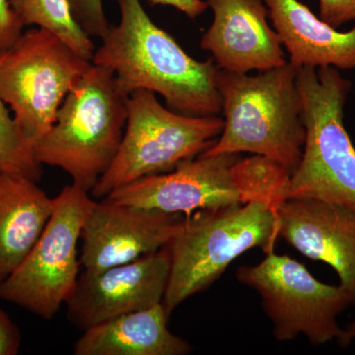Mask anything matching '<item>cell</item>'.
Returning <instances> with one entry per match:
<instances>
[{"instance_id":"obj_5","label":"cell","mask_w":355,"mask_h":355,"mask_svg":"<svg viewBox=\"0 0 355 355\" xmlns=\"http://www.w3.org/2000/svg\"><path fill=\"white\" fill-rule=\"evenodd\" d=\"M296 86L305 142L288 198H316L355 211V147L343 125L352 83L336 67H301Z\"/></svg>"},{"instance_id":"obj_18","label":"cell","mask_w":355,"mask_h":355,"mask_svg":"<svg viewBox=\"0 0 355 355\" xmlns=\"http://www.w3.org/2000/svg\"><path fill=\"white\" fill-rule=\"evenodd\" d=\"M10 6L23 26H39L92 62L94 44L74 19L69 0H10Z\"/></svg>"},{"instance_id":"obj_3","label":"cell","mask_w":355,"mask_h":355,"mask_svg":"<svg viewBox=\"0 0 355 355\" xmlns=\"http://www.w3.org/2000/svg\"><path fill=\"white\" fill-rule=\"evenodd\" d=\"M128 99L111 69L91 64L65 97L49 132L33 144L35 158L60 168L74 184L91 191L118 154Z\"/></svg>"},{"instance_id":"obj_19","label":"cell","mask_w":355,"mask_h":355,"mask_svg":"<svg viewBox=\"0 0 355 355\" xmlns=\"http://www.w3.org/2000/svg\"><path fill=\"white\" fill-rule=\"evenodd\" d=\"M232 172L242 205L263 202L277 216L280 207L288 198L289 170L270 159L253 155L238 158Z\"/></svg>"},{"instance_id":"obj_6","label":"cell","mask_w":355,"mask_h":355,"mask_svg":"<svg viewBox=\"0 0 355 355\" xmlns=\"http://www.w3.org/2000/svg\"><path fill=\"white\" fill-rule=\"evenodd\" d=\"M223 127L220 116L174 113L153 91H135L128 96L127 125L118 154L91 195L104 198L141 178L172 171L209 149Z\"/></svg>"},{"instance_id":"obj_14","label":"cell","mask_w":355,"mask_h":355,"mask_svg":"<svg viewBox=\"0 0 355 355\" xmlns=\"http://www.w3.org/2000/svg\"><path fill=\"white\" fill-rule=\"evenodd\" d=\"M279 237L335 270L355 306V211L316 198H287L277 214Z\"/></svg>"},{"instance_id":"obj_8","label":"cell","mask_w":355,"mask_h":355,"mask_svg":"<svg viewBox=\"0 0 355 355\" xmlns=\"http://www.w3.org/2000/svg\"><path fill=\"white\" fill-rule=\"evenodd\" d=\"M94 200L72 184L53 198V210L27 258L0 284V298L53 319L78 279L77 244Z\"/></svg>"},{"instance_id":"obj_20","label":"cell","mask_w":355,"mask_h":355,"mask_svg":"<svg viewBox=\"0 0 355 355\" xmlns=\"http://www.w3.org/2000/svg\"><path fill=\"white\" fill-rule=\"evenodd\" d=\"M42 166L0 98V173L20 175L38 183Z\"/></svg>"},{"instance_id":"obj_4","label":"cell","mask_w":355,"mask_h":355,"mask_svg":"<svg viewBox=\"0 0 355 355\" xmlns=\"http://www.w3.org/2000/svg\"><path fill=\"white\" fill-rule=\"evenodd\" d=\"M279 218L263 202L193 212L170 241L171 270L162 305L168 316L195 294L205 291L235 259L254 248L275 251Z\"/></svg>"},{"instance_id":"obj_26","label":"cell","mask_w":355,"mask_h":355,"mask_svg":"<svg viewBox=\"0 0 355 355\" xmlns=\"http://www.w3.org/2000/svg\"><path fill=\"white\" fill-rule=\"evenodd\" d=\"M355 340V320L345 329H343L342 334L338 336V342L340 347H345L350 345L352 340Z\"/></svg>"},{"instance_id":"obj_10","label":"cell","mask_w":355,"mask_h":355,"mask_svg":"<svg viewBox=\"0 0 355 355\" xmlns=\"http://www.w3.org/2000/svg\"><path fill=\"white\" fill-rule=\"evenodd\" d=\"M171 270L169 248L100 272L84 270L67 298V319L81 331L162 303Z\"/></svg>"},{"instance_id":"obj_11","label":"cell","mask_w":355,"mask_h":355,"mask_svg":"<svg viewBox=\"0 0 355 355\" xmlns=\"http://www.w3.org/2000/svg\"><path fill=\"white\" fill-rule=\"evenodd\" d=\"M184 222L182 214L132 207L109 198L91 207L80 239L84 270L100 272L155 253L169 244Z\"/></svg>"},{"instance_id":"obj_24","label":"cell","mask_w":355,"mask_h":355,"mask_svg":"<svg viewBox=\"0 0 355 355\" xmlns=\"http://www.w3.org/2000/svg\"><path fill=\"white\" fill-rule=\"evenodd\" d=\"M20 345L19 329L0 308V355L17 354Z\"/></svg>"},{"instance_id":"obj_17","label":"cell","mask_w":355,"mask_h":355,"mask_svg":"<svg viewBox=\"0 0 355 355\" xmlns=\"http://www.w3.org/2000/svg\"><path fill=\"white\" fill-rule=\"evenodd\" d=\"M162 303L121 315L84 331L76 355H186L190 343L168 330Z\"/></svg>"},{"instance_id":"obj_22","label":"cell","mask_w":355,"mask_h":355,"mask_svg":"<svg viewBox=\"0 0 355 355\" xmlns=\"http://www.w3.org/2000/svg\"><path fill=\"white\" fill-rule=\"evenodd\" d=\"M320 18L335 29L355 21V0H320Z\"/></svg>"},{"instance_id":"obj_9","label":"cell","mask_w":355,"mask_h":355,"mask_svg":"<svg viewBox=\"0 0 355 355\" xmlns=\"http://www.w3.org/2000/svg\"><path fill=\"white\" fill-rule=\"evenodd\" d=\"M237 279L258 292L279 342L303 335L311 345H321L342 334L338 317L352 305L349 294L319 282L288 256L270 252L258 265L241 266Z\"/></svg>"},{"instance_id":"obj_15","label":"cell","mask_w":355,"mask_h":355,"mask_svg":"<svg viewBox=\"0 0 355 355\" xmlns=\"http://www.w3.org/2000/svg\"><path fill=\"white\" fill-rule=\"evenodd\" d=\"M263 2L294 69H355V26L350 31L338 32L299 0Z\"/></svg>"},{"instance_id":"obj_13","label":"cell","mask_w":355,"mask_h":355,"mask_svg":"<svg viewBox=\"0 0 355 355\" xmlns=\"http://www.w3.org/2000/svg\"><path fill=\"white\" fill-rule=\"evenodd\" d=\"M214 21L200 40L219 69L266 71L286 64L279 34L268 23L263 0H205Z\"/></svg>"},{"instance_id":"obj_25","label":"cell","mask_w":355,"mask_h":355,"mask_svg":"<svg viewBox=\"0 0 355 355\" xmlns=\"http://www.w3.org/2000/svg\"><path fill=\"white\" fill-rule=\"evenodd\" d=\"M151 6H169L186 14L191 19H195L202 15L209 4L203 0H148Z\"/></svg>"},{"instance_id":"obj_16","label":"cell","mask_w":355,"mask_h":355,"mask_svg":"<svg viewBox=\"0 0 355 355\" xmlns=\"http://www.w3.org/2000/svg\"><path fill=\"white\" fill-rule=\"evenodd\" d=\"M53 210V198L37 182L0 173V284L27 258Z\"/></svg>"},{"instance_id":"obj_21","label":"cell","mask_w":355,"mask_h":355,"mask_svg":"<svg viewBox=\"0 0 355 355\" xmlns=\"http://www.w3.org/2000/svg\"><path fill=\"white\" fill-rule=\"evenodd\" d=\"M72 15L88 36L103 39L110 26L102 0H69Z\"/></svg>"},{"instance_id":"obj_12","label":"cell","mask_w":355,"mask_h":355,"mask_svg":"<svg viewBox=\"0 0 355 355\" xmlns=\"http://www.w3.org/2000/svg\"><path fill=\"white\" fill-rule=\"evenodd\" d=\"M237 159V154L198 155L172 171L116 189L106 198L132 207L182 214L186 218L198 210L242 205L232 172Z\"/></svg>"},{"instance_id":"obj_23","label":"cell","mask_w":355,"mask_h":355,"mask_svg":"<svg viewBox=\"0 0 355 355\" xmlns=\"http://www.w3.org/2000/svg\"><path fill=\"white\" fill-rule=\"evenodd\" d=\"M24 26L10 6V0H0V53L8 50L19 39Z\"/></svg>"},{"instance_id":"obj_1","label":"cell","mask_w":355,"mask_h":355,"mask_svg":"<svg viewBox=\"0 0 355 355\" xmlns=\"http://www.w3.org/2000/svg\"><path fill=\"white\" fill-rule=\"evenodd\" d=\"M120 24L111 26L95 51L92 64L114 72L121 92L153 91L170 108L188 116H218V67L212 58L190 57L164 30L154 24L139 0H116Z\"/></svg>"},{"instance_id":"obj_2","label":"cell","mask_w":355,"mask_h":355,"mask_svg":"<svg viewBox=\"0 0 355 355\" xmlns=\"http://www.w3.org/2000/svg\"><path fill=\"white\" fill-rule=\"evenodd\" d=\"M216 84L223 130L200 155L252 153L295 171L305 142L296 69L288 62L257 76L219 69Z\"/></svg>"},{"instance_id":"obj_7","label":"cell","mask_w":355,"mask_h":355,"mask_svg":"<svg viewBox=\"0 0 355 355\" xmlns=\"http://www.w3.org/2000/svg\"><path fill=\"white\" fill-rule=\"evenodd\" d=\"M91 64L41 28L23 32L0 53V98L13 110L31 146L49 132L65 97Z\"/></svg>"}]
</instances>
